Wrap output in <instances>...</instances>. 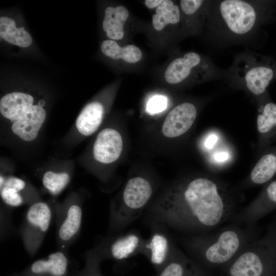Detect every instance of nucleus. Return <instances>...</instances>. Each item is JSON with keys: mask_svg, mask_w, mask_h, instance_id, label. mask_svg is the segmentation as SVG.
<instances>
[{"mask_svg": "<svg viewBox=\"0 0 276 276\" xmlns=\"http://www.w3.org/2000/svg\"><path fill=\"white\" fill-rule=\"evenodd\" d=\"M104 112L101 103L93 102L87 104L77 118L76 126L78 131L85 136L94 133L102 123Z\"/></svg>", "mask_w": 276, "mask_h": 276, "instance_id": "obj_17", "label": "nucleus"}, {"mask_svg": "<svg viewBox=\"0 0 276 276\" xmlns=\"http://www.w3.org/2000/svg\"><path fill=\"white\" fill-rule=\"evenodd\" d=\"M0 193L3 201L10 206L17 207L25 203L22 195L13 189L3 187L1 188Z\"/></svg>", "mask_w": 276, "mask_h": 276, "instance_id": "obj_28", "label": "nucleus"}, {"mask_svg": "<svg viewBox=\"0 0 276 276\" xmlns=\"http://www.w3.org/2000/svg\"><path fill=\"white\" fill-rule=\"evenodd\" d=\"M71 272L67 250L58 249L11 276H71Z\"/></svg>", "mask_w": 276, "mask_h": 276, "instance_id": "obj_7", "label": "nucleus"}, {"mask_svg": "<svg viewBox=\"0 0 276 276\" xmlns=\"http://www.w3.org/2000/svg\"><path fill=\"white\" fill-rule=\"evenodd\" d=\"M150 183L136 176L127 182L119 201L112 204L109 211V228L120 231L138 218L152 194Z\"/></svg>", "mask_w": 276, "mask_h": 276, "instance_id": "obj_2", "label": "nucleus"}, {"mask_svg": "<svg viewBox=\"0 0 276 276\" xmlns=\"http://www.w3.org/2000/svg\"><path fill=\"white\" fill-rule=\"evenodd\" d=\"M275 250L270 240L249 246L233 263L229 269L230 275L260 276L264 269V257Z\"/></svg>", "mask_w": 276, "mask_h": 276, "instance_id": "obj_5", "label": "nucleus"}, {"mask_svg": "<svg viewBox=\"0 0 276 276\" xmlns=\"http://www.w3.org/2000/svg\"><path fill=\"white\" fill-rule=\"evenodd\" d=\"M145 241L137 233L130 232L103 241L96 248L103 260L121 261L142 254Z\"/></svg>", "mask_w": 276, "mask_h": 276, "instance_id": "obj_9", "label": "nucleus"}, {"mask_svg": "<svg viewBox=\"0 0 276 276\" xmlns=\"http://www.w3.org/2000/svg\"><path fill=\"white\" fill-rule=\"evenodd\" d=\"M0 36L8 42L22 48L29 46L32 42L24 27L16 28L15 21L5 16L0 18Z\"/></svg>", "mask_w": 276, "mask_h": 276, "instance_id": "obj_18", "label": "nucleus"}, {"mask_svg": "<svg viewBox=\"0 0 276 276\" xmlns=\"http://www.w3.org/2000/svg\"><path fill=\"white\" fill-rule=\"evenodd\" d=\"M148 212L160 226L197 232L225 220L231 212V202L216 181L199 177L177 183Z\"/></svg>", "mask_w": 276, "mask_h": 276, "instance_id": "obj_1", "label": "nucleus"}, {"mask_svg": "<svg viewBox=\"0 0 276 276\" xmlns=\"http://www.w3.org/2000/svg\"><path fill=\"white\" fill-rule=\"evenodd\" d=\"M203 2L201 0H181L180 3L182 11L186 14L191 15L199 9Z\"/></svg>", "mask_w": 276, "mask_h": 276, "instance_id": "obj_31", "label": "nucleus"}, {"mask_svg": "<svg viewBox=\"0 0 276 276\" xmlns=\"http://www.w3.org/2000/svg\"><path fill=\"white\" fill-rule=\"evenodd\" d=\"M123 140L120 133L115 129L106 128L97 135L93 147V156L98 162L110 164L120 156Z\"/></svg>", "mask_w": 276, "mask_h": 276, "instance_id": "obj_12", "label": "nucleus"}, {"mask_svg": "<svg viewBox=\"0 0 276 276\" xmlns=\"http://www.w3.org/2000/svg\"><path fill=\"white\" fill-rule=\"evenodd\" d=\"M175 250L166 233L156 230L145 241L142 254L146 256L159 272L170 260Z\"/></svg>", "mask_w": 276, "mask_h": 276, "instance_id": "obj_11", "label": "nucleus"}, {"mask_svg": "<svg viewBox=\"0 0 276 276\" xmlns=\"http://www.w3.org/2000/svg\"><path fill=\"white\" fill-rule=\"evenodd\" d=\"M128 16V10L124 6L106 8L102 26L109 38L120 40L123 38L124 26Z\"/></svg>", "mask_w": 276, "mask_h": 276, "instance_id": "obj_16", "label": "nucleus"}, {"mask_svg": "<svg viewBox=\"0 0 276 276\" xmlns=\"http://www.w3.org/2000/svg\"><path fill=\"white\" fill-rule=\"evenodd\" d=\"M257 129L265 138H271L276 134V104H266L261 114L258 116Z\"/></svg>", "mask_w": 276, "mask_h": 276, "instance_id": "obj_23", "label": "nucleus"}, {"mask_svg": "<svg viewBox=\"0 0 276 276\" xmlns=\"http://www.w3.org/2000/svg\"><path fill=\"white\" fill-rule=\"evenodd\" d=\"M56 240L59 249H66L79 235L82 221L81 203L76 200L55 206Z\"/></svg>", "mask_w": 276, "mask_h": 276, "instance_id": "obj_4", "label": "nucleus"}, {"mask_svg": "<svg viewBox=\"0 0 276 276\" xmlns=\"http://www.w3.org/2000/svg\"><path fill=\"white\" fill-rule=\"evenodd\" d=\"M152 25L155 30H162L169 24H176L180 20L178 7L170 0H164L156 8L152 15Z\"/></svg>", "mask_w": 276, "mask_h": 276, "instance_id": "obj_21", "label": "nucleus"}, {"mask_svg": "<svg viewBox=\"0 0 276 276\" xmlns=\"http://www.w3.org/2000/svg\"><path fill=\"white\" fill-rule=\"evenodd\" d=\"M3 187L10 188L20 193L26 188V183L22 179L16 177H4V181L3 185L0 186L1 188Z\"/></svg>", "mask_w": 276, "mask_h": 276, "instance_id": "obj_30", "label": "nucleus"}, {"mask_svg": "<svg viewBox=\"0 0 276 276\" xmlns=\"http://www.w3.org/2000/svg\"><path fill=\"white\" fill-rule=\"evenodd\" d=\"M45 117V111L42 107L33 105L25 114L13 122L12 130L24 141H32L37 137Z\"/></svg>", "mask_w": 276, "mask_h": 276, "instance_id": "obj_13", "label": "nucleus"}, {"mask_svg": "<svg viewBox=\"0 0 276 276\" xmlns=\"http://www.w3.org/2000/svg\"><path fill=\"white\" fill-rule=\"evenodd\" d=\"M102 53L113 59H122L128 63L139 62L142 57L141 50L133 44L120 47L115 41L108 39L104 40L101 45Z\"/></svg>", "mask_w": 276, "mask_h": 276, "instance_id": "obj_19", "label": "nucleus"}, {"mask_svg": "<svg viewBox=\"0 0 276 276\" xmlns=\"http://www.w3.org/2000/svg\"><path fill=\"white\" fill-rule=\"evenodd\" d=\"M177 250L175 251L168 262L158 272V276H187L188 261L185 258L180 257Z\"/></svg>", "mask_w": 276, "mask_h": 276, "instance_id": "obj_27", "label": "nucleus"}, {"mask_svg": "<svg viewBox=\"0 0 276 276\" xmlns=\"http://www.w3.org/2000/svg\"><path fill=\"white\" fill-rule=\"evenodd\" d=\"M243 244L241 234L233 229H226L212 241L201 248L200 252L205 259L214 264L223 263L236 254Z\"/></svg>", "mask_w": 276, "mask_h": 276, "instance_id": "obj_8", "label": "nucleus"}, {"mask_svg": "<svg viewBox=\"0 0 276 276\" xmlns=\"http://www.w3.org/2000/svg\"><path fill=\"white\" fill-rule=\"evenodd\" d=\"M221 16L234 33L244 34L253 28L256 13L249 4L240 0H225L220 5Z\"/></svg>", "mask_w": 276, "mask_h": 276, "instance_id": "obj_6", "label": "nucleus"}, {"mask_svg": "<svg viewBox=\"0 0 276 276\" xmlns=\"http://www.w3.org/2000/svg\"><path fill=\"white\" fill-rule=\"evenodd\" d=\"M197 115L195 106L185 102L173 108L166 116L162 133L167 137H176L184 134L192 126Z\"/></svg>", "mask_w": 276, "mask_h": 276, "instance_id": "obj_10", "label": "nucleus"}, {"mask_svg": "<svg viewBox=\"0 0 276 276\" xmlns=\"http://www.w3.org/2000/svg\"><path fill=\"white\" fill-rule=\"evenodd\" d=\"M218 137L216 135L212 134L206 139L204 145L208 149L212 148L217 141Z\"/></svg>", "mask_w": 276, "mask_h": 276, "instance_id": "obj_32", "label": "nucleus"}, {"mask_svg": "<svg viewBox=\"0 0 276 276\" xmlns=\"http://www.w3.org/2000/svg\"><path fill=\"white\" fill-rule=\"evenodd\" d=\"M271 241L272 242V243H273V244L274 245V246H275L276 247V234L274 236V238H272L270 239Z\"/></svg>", "mask_w": 276, "mask_h": 276, "instance_id": "obj_36", "label": "nucleus"}, {"mask_svg": "<svg viewBox=\"0 0 276 276\" xmlns=\"http://www.w3.org/2000/svg\"><path fill=\"white\" fill-rule=\"evenodd\" d=\"M167 99L164 96H155L148 102L147 105V111L154 114L164 110L167 107Z\"/></svg>", "mask_w": 276, "mask_h": 276, "instance_id": "obj_29", "label": "nucleus"}, {"mask_svg": "<svg viewBox=\"0 0 276 276\" xmlns=\"http://www.w3.org/2000/svg\"><path fill=\"white\" fill-rule=\"evenodd\" d=\"M276 174V147L264 154L252 169L250 175L251 181L263 184L271 179Z\"/></svg>", "mask_w": 276, "mask_h": 276, "instance_id": "obj_20", "label": "nucleus"}, {"mask_svg": "<svg viewBox=\"0 0 276 276\" xmlns=\"http://www.w3.org/2000/svg\"><path fill=\"white\" fill-rule=\"evenodd\" d=\"M276 208V180L269 183L254 206V216L257 217Z\"/></svg>", "mask_w": 276, "mask_h": 276, "instance_id": "obj_24", "label": "nucleus"}, {"mask_svg": "<svg viewBox=\"0 0 276 276\" xmlns=\"http://www.w3.org/2000/svg\"><path fill=\"white\" fill-rule=\"evenodd\" d=\"M273 76V71L270 68L265 66L252 68L245 75L246 86L254 95H260L265 91Z\"/></svg>", "mask_w": 276, "mask_h": 276, "instance_id": "obj_22", "label": "nucleus"}, {"mask_svg": "<svg viewBox=\"0 0 276 276\" xmlns=\"http://www.w3.org/2000/svg\"><path fill=\"white\" fill-rule=\"evenodd\" d=\"M200 62V57L196 53L191 52L182 57L173 60L165 72L166 81L170 84H177L186 79L192 69Z\"/></svg>", "mask_w": 276, "mask_h": 276, "instance_id": "obj_15", "label": "nucleus"}, {"mask_svg": "<svg viewBox=\"0 0 276 276\" xmlns=\"http://www.w3.org/2000/svg\"><path fill=\"white\" fill-rule=\"evenodd\" d=\"M163 2V0H146L145 4L148 8L153 9L157 8Z\"/></svg>", "mask_w": 276, "mask_h": 276, "instance_id": "obj_33", "label": "nucleus"}, {"mask_svg": "<svg viewBox=\"0 0 276 276\" xmlns=\"http://www.w3.org/2000/svg\"><path fill=\"white\" fill-rule=\"evenodd\" d=\"M70 176L66 172H54L48 171L44 173L42 182L45 188L53 195H57L67 186Z\"/></svg>", "mask_w": 276, "mask_h": 276, "instance_id": "obj_26", "label": "nucleus"}, {"mask_svg": "<svg viewBox=\"0 0 276 276\" xmlns=\"http://www.w3.org/2000/svg\"><path fill=\"white\" fill-rule=\"evenodd\" d=\"M53 213L48 203L39 201L30 204L25 214L19 234L26 250L32 258L43 243Z\"/></svg>", "mask_w": 276, "mask_h": 276, "instance_id": "obj_3", "label": "nucleus"}, {"mask_svg": "<svg viewBox=\"0 0 276 276\" xmlns=\"http://www.w3.org/2000/svg\"><path fill=\"white\" fill-rule=\"evenodd\" d=\"M45 104V101L43 100H41L38 102V105L40 106V107H42L43 106H44Z\"/></svg>", "mask_w": 276, "mask_h": 276, "instance_id": "obj_35", "label": "nucleus"}, {"mask_svg": "<svg viewBox=\"0 0 276 276\" xmlns=\"http://www.w3.org/2000/svg\"><path fill=\"white\" fill-rule=\"evenodd\" d=\"M228 157V155L226 152H221L214 155V159L218 162H224Z\"/></svg>", "mask_w": 276, "mask_h": 276, "instance_id": "obj_34", "label": "nucleus"}, {"mask_svg": "<svg viewBox=\"0 0 276 276\" xmlns=\"http://www.w3.org/2000/svg\"><path fill=\"white\" fill-rule=\"evenodd\" d=\"M103 259L96 248L88 250L85 255L83 267L81 269H72L71 276H103L100 263Z\"/></svg>", "mask_w": 276, "mask_h": 276, "instance_id": "obj_25", "label": "nucleus"}, {"mask_svg": "<svg viewBox=\"0 0 276 276\" xmlns=\"http://www.w3.org/2000/svg\"><path fill=\"white\" fill-rule=\"evenodd\" d=\"M33 98L19 92L8 94L0 101V111L6 118L15 122L25 114L32 107Z\"/></svg>", "mask_w": 276, "mask_h": 276, "instance_id": "obj_14", "label": "nucleus"}]
</instances>
